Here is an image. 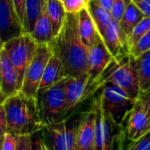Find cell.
Instances as JSON below:
<instances>
[{"label":"cell","mask_w":150,"mask_h":150,"mask_svg":"<svg viewBox=\"0 0 150 150\" xmlns=\"http://www.w3.org/2000/svg\"><path fill=\"white\" fill-rule=\"evenodd\" d=\"M150 131V120L143 103L137 99L134 108L129 113L124 128L126 140L135 142Z\"/></svg>","instance_id":"7c38bea8"},{"label":"cell","mask_w":150,"mask_h":150,"mask_svg":"<svg viewBox=\"0 0 150 150\" xmlns=\"http://www.w3.org/2000/svg\"><path fill=\"white\" fill-rule=\"evenodd\" d=\"M53 49L50 44H39L35 54L30 62L22 84L20 92L26 97L37 98L39 86L44 74L47 64L53 56Z\"/></svg>","instance_id":"9c48e42d"},{"label":"cell","mask_w":150,"mask_h":150,"mask_svg":"<svg viewBox=\"0 0 150 150\" xmlns=\"http://www.w3.org/2000/svg\"><path fill=\"white\" fill-rule=\"evenodd\" d=\"M149 50H150V30L132 47L129 50V54L134 58H138Z\"/></svg>","instance_id":"484cf974"},{"label":"cell","mask_w":150,"mask_h":150,"mask_svg":"<svg viewBox=\"0 0 150 150\" xmlns=\"http://www.w3.org/2000/svg\"><path fill=\"white\" fill-rule=\"evenodd\" d=\"M67 76L61 60L56 55L53 54L45 69L39 86L37 96L45 91L46 90L55 85L59 82L62 81Z\"/></svg>","instance_id":"e0dca14e"},{"label":"cell","mask_w":150,"mask_h":150,"mask_svg":"<svg viewBox=\"0 0 150 150\" xmlns=\"http://www.w3.org/2000/svg\"><path fill=\"white\" fill-rule=\"evenodd\" d=\"M47 7L48 17L52 25L54 37L57 36L61 32L65 22L67 13L63 4L59 0H47Z\"/></svg>","instance_id":"44dd1931"},{"label":"cell","mask_w":150,"mask_h":150,"mask_svg":"<svg viewBox=\"0 0 150 150\" xmlns=\"http://www.w3.org/2000/svg\"><path fill=\"white\" fill-rule=\"evenodd\" d=\"M1 105L6 113L7 133L14 135H32L43 129L36 98L18 92L4 98Z\"/></svg>","instance_id":"7a4b0ae2"},{"label":"cell","mask_w":150,"mask_h":150,"mask_svg":"<svg viewBox=\"0 0 150 150\" xmlns=\"http://www.w3.org/2000/svg\"><path fill=\"white\" fill-rule=\"evenodd\" d=\"M59 1H62H62H63V0H59Z\"/></svg>","instance_id":"74e56055"},{"label":"cell","mask_w":150,"mask_h":150,"mask_svg":"<svg viewBox=\"0 0 150 150\" xmlns=\"http://www.w3.org/2000/svg\"><path fill=\"white\" fill-rule=\"evenodd\" d=\"M78 28L83 41L91 47L94 43L98 29L88 9L78 13Z\"/></svg>","instance_id":"ffe728a7"},{"label":"cell","mask_w":150,"mask_h":150,"mask_svg":"<svg viewBox=\"0 0 150 150\" xmlns=\"http://www.w3.org/2000/svg\"><path fill=\"white\" fill-rule=\"evenodd\" d=\"M30 34L38 44H50L54 39L52 25L47 12V0L35 23L34 28Z\"/></svg>","instance_id":"ac0fdd59"},{"label":"cell","mask_w":150,"mask_h":150,"mask_svg":"<svg viewBox=\"0 0 150 150\" xmlns=\"http://www.w3.org/2000/svg\"><path fill=\"white\" fill-rule=\"evenodd\" d=\"M113 56L106 47L100 33H97L94 43L90 47L89 72L91 79L95 82L112 61Z\"/></svg>","instance_id":"4fadbf2b"},{"label":"cell","mask_w":150,"mask_h":150,"mask_svg":"<svg viewBox=\"0 0 150 150\" xmlns=\"http://www.w3.org/2000/svg\"><path fill=\"white\" fill-rule=\"evenodd\" d=\"M50 45L54 54L61 60L67 76L79 77L88 74L90 47L80 36L78 14H67L61 32Z\"/></svg>","instance_id":"6da1fadb"},{"label":"cell","mask_w":150,"mask_h":150,"mask_svg":"<svg viewBox=\"0 0 150 150\" xmlns=\"http://www.w3.org/2000/svg\"><path fill=\"white\" fill-rule=\"evenodd\" d=\"M91 0H63L62 4L67 14H78L89 8Z\"/></svg>","instance_id":"4316f807"},{"label":"cell","mask_w":150,"mask_h":150,"mask_svg":"<svg viewBox=\"0 0 150 150\" xmlns=\"http://www.w3.org/2000/svg\"><path fill=\"white\" fill-rule=\"evenodd\" d=\"M98 96L102 109L123 127L137 99L112 83L104 84Z\"/></svg>","instance_id":"52a82bcc"},{"label":"cell","mask_w":150,"mask_h":150,"mask_svg":"<svg viewBox=\"0 0 150 150\" xmlns=\"http://www.w3.org/2000/svg\"><path fill=\"white\" fill-rule=\"evenodd\" d=\"M127 0H113L111 15L112 19L120 22L124 15V12L127 8Z\"/></svg>","instance_id":"f1b7e54d"},{"label":"cell","mask_w":150,"mask_h":150,"mask_svg":"<svg viewBox=\"0 0 150 150\" xmlns=\"http://www.w3.org/2000/svg\"><path fill=\"white\" fill-rule=\"evenodd\" d=\"M0 129H1V134L2 136L7 133V119H6V113L4 109V107L1 105L0 107Z\"/></svg>","instance_id":"d590c367"},{"label":"cell","mask_w":150,"mask_h":150,"mask_svg":"<svg viewBox=\"0 0 150 150\" xmlns=\"http://www.w3.org/2000/svg\"><path fill=\"white\" fill-rule=\"evenodd\" d=\"M12 1H13L14 6H15L16 11L18 15V18L21 20L22 24H24L25 11V0H12Z\"/></svg>","instance_id":"836d02e7"},{"label":"cell","mask_w":150,"mask_h":150,"mask_svg":"<svg viewBox=\"0 0 150 150\" xmlns=\"http://www.w3.org/2000/svg\"><path fill=\"white\" fill-rule=\"evenodd\" d=\"M145 17H150V0H132Z\"/></svg>","instance_id":"d6a6232c"},{"label":"cell","mask_w":150,"mask_h":150,"mask_svg":"<svg viewBox=\"0 0 150 150\" xmlns=\"http://www.w3.org/2000/svg\"><path fill=\"white\" fill-rule=\"evenodd\" d=\"M138 72L141 92L150 88V50L142 54L140 57L134 58Z\"/></svg>","instance_id":"cb8c5ba5"},{"label":"cell","mask_w":150,"mask_h":150,"mask_svg":"<svg viewBox=\"0 0 150 150\" xmlns=\"http://www.w3.org/2000/svg\"><path fill=\"white\" fill-rule=\"evenodd\" d=\"M96 112L91 109L83 113L77 131V150H95Z\"/></svg>","instance_id":"9a60e30c"},{"label":"cell","mask_w":150,"mask_h":150,"mask_svg":"<svg viewBox=\"0 0 150 150\" xmlns=\"http://www.w3.org/2000/svg\"><path fill=\"white\" fill-rule=\"evenodd\" d=\"M31 137H32V150H49L40 131L32 134Z\"/></svg>","instance_id":"f546056e"},{"label":"cell","mask_w":150,"mask_h":150,"mask_svg":"<svg viewBox=\"0 0 150 150\" xmlns=\"http://www.w3.org/2000/svg\"><path fill=\"white\" fill-rule=\"evenodd\" d=\"M83 113L68 117L40 131L49 150H77V131Z\"/></svg>","instance_id":"5b68a950"},{"label":"cell","mask_w":150,"mask_h":150,"mask_svg":"<svg viewBox=\"0 0 150 150\" xmlns=\"http://www.w3.org/2000/svg\"><path fill=\"white\" fill-rule=\"evenodd\" d=\"M91 106L96 112L95 150H121L125 139L124 128L102 109L98 95Z\"/></svg>","instance_id":"277c9868"},{"label":"cell","mask_w":150,"mask_h":150,"mask_svg":"<svg viewBox=\"0 0 150 150\" xmlns=\"http://www.w3.org/2000/svg\"><path fill=\"white\" fill-rule=\"evenodd\" d=\"M145 16L143 15V13L134 4V2L132 0H127V8L124 12V15H123L121 20L119 22L123 43H124L125 48L127 52H128L127 43L131 37V34H132L134 29L135 28V26Z\"/></svg>","instance_id":"2e32d148"},{"label":"cell","mask_w":150,"mask_h":150,"mask_svg":"<svg viewBox=\"0 0 150 150\" xmlns=\"http://www.w3.org/2000/svg\"><path fill=\"white\" fill-rule=\"evenodd\" d=\"M45 2L46 0H25V11L23 24L25 33H31L33 32Z\"/></svg>","instance_id":"603a6c76"},{"label":"cell","mask_w":150,"mask_h":150,"mask_svg":"<svg viewBox=\"0 0 150 150\" xmlns=\"http://www.w3.org/2000/svg\"><path fill=\"white\" fill-rule=\"evenodd\" d=\"M25 33L12 0H0V34L2 44Z\"/></svg>","instance_id":"8fae6325"},{"label":"cell","mask_w":150,"mask_h":150,"mask_svg":"<svg viewBox=\"0 0 150 150\" xmlns=\"http://www.w3.org/2000/svg\"><path fill=\"white\" fill-rule=\"evenodd\" d=\"M150 30V17H144L134 29L127 43V50L132 48L135 43Z\"/></svg>","instance_id":"d4e9b609"},{"label":"cell","mask_w":150,"mask_h":150,"mask_svg":"<svg viewBox=\"0 0 150 150\" xmlns=\"http://www.w3.org/2000/svg\"><path fill=\"white\" fill-rule=\"evenodd\" d=\"M0 90L4 98L19 92L17 69L13 66L7 51L3 47H1L0 51Z\"/></svg>","instance_id":"5bb4252c"},{"label":"cell","mask_w":150,"mask_h":150,"mask_svg":"<svg viewBox=\"0 0 150 150\" xmlns=\"http://www.w3.org/2000/svg\"><path fill=\"white\" fill-rule=\"evenodd\" d=\"M98 2L103 8H105L109 12H111L112 4H113V0H98Z\"/></svg>","instance_id":"8d00e7d4"},{"label":"cell","mask_w":150,"mask_h":150,"mask_svg":"<svg viewBox=\"0 0 150 150\" xmlns=\"http://www.w3.org/2000/svg\"><path fill=\"white\" fill-rule=\"evenodd\" d=\"M2 150H16L17 149V135L6 133L2 136Z\"/></svg>","instance_id":"4dcf8cb0"},{"label":"cell","mask_w":150,"mask_h":150,"mask_svg":"<svg viewBox=\"0 0 150 150\" xmlns=\"http://www.w3.org/2000/svg\"><path fill=\"white\" fill-rule=\"evenodd\" d=\"M121 150H150V131L135 142H131L127 146L123 145Z\"/></svg>","instance_id":"83f0119b"},{"label":"cell","mask_w":150,"mask_h":150,"mask_svg":"<svg viewBox=\"0 0 150 150\" xmlns=\"http://www.w3.org/2000/svg\"><path fill=\"white\" fill-rule=\"evenodd\" d=\"M38 45L31 34L27 33H24L20 36L2 44V47L7 51L13 66L17 69L19 92L22 88L25 71L35 54Z\"/></svg>","instance_id":"ba28073f"},{"label":"cell","mask_w":150,"mask_h":150,"mask_svg":"<svg viewBox=\"0 0 150 150\" xmlns=\"http://www.w3.org/2000/svg\"><path fill=\"white\" fill-rule=\"evenodd\" d=\"M95 82L98 91L104 84L112 83L124 90L132 98L135 99L140 98L141 87L135 60L128 52L113 58Z\"/></svg>","instance_id":"3957f363"},{"label":"cell","mask_w":150,"mask_h":150,"mask_svg":"<svg viewBox=\"0 0 150 150\" xmlns=\"http://www.w3.org/2000/svg\"><path fill=\"white\" fill-rule=\"evenodd\" d=\"M65 92L68 114L87 98L98 92L96 82H93L89 74L79 77L67 76L65 80Z\"/></svg>","instance_id":"30bf717a"},{"label":"cell","mask_w":150,"mask_h":150,"mask_svg":"<svg viewBox=\"0 0 150 150\" xmlns=\"http://www.w3.org/2000/svg\"><path fill=\"white\" fill-rule=\"evenodd\" d=\"M65 80L66 78L39 94L36 98L40 117L44 127L68 118Z\"/></svg>","instance_id":"8992f818"},{"label":"cell","mask_w":150,"mask_h":150,"mask_svg":"<svg viewBox=\"0 0 150 150\" xmlns=\"http://www.w3.org/2000/svg\"><path fill=\"white\" fill-rule=\"evenodd\" d=\"M102 38L104 40L106 47L108 48L113 58H116L120 54H122L123 53L127 52L123 43L120 23L118 21L115 20L112 21V23L107 27Z\"/></svg>","instance_id":"d6986e66"},{"label":"cell","mask_w":150,"mask_h":150,"mask_svg":"<svg viewBox=\"0 0 150 150\" xmlns=\"http://www.w3.org/2000/svg\"><path fill=\"white\" fill-rule=\"evenodd\" d=\"M16 150H32V137L29 134L17 135Z\"/></svg>","instance_id":"1f68e13d"},{"label":"cell","mask_w":150,"mask_h":150,"mask_svg":"<svg viewBox=\"0 0 150 150\" xmlns=\"http://www.w3.org/2000/svg\"><path fill=\"white\" fill-rule=\"evenodd\" d=\"M139 98L143 103L145 110H146V112L148 113V116H149L150 120V88L149 90L145 91H142L141 94H140Z\"/></svg>","instance_id":"e575fe53"},{"label":"cell","mask_w":150,"mask_h":150,"mask_svg":"<svg viewBox=\"0 0 150 150\" xmlns=\"http://www.w3.org/2000/svg\"><path fill=\"white\" fill-rule=\"evenodd\" d=\"M88 10L95 22L98 33L103 37L107 27L113 20L111 12L101 6L98 0H91Z\"/></svg>","instance_id":"7402d4cb"}]
</instances>
